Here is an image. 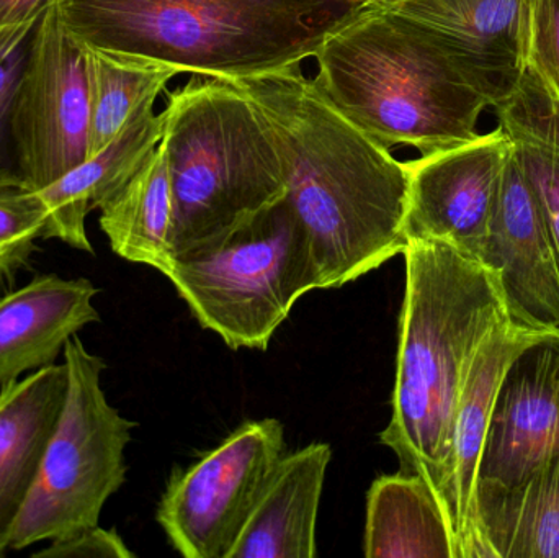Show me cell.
I'll list each match as a JSON object with an SVG mask.
<instances>
[{
    "mask_svg": "<svg viewBox=\"0 0 559 558\" xmlns=\"http://www.w3.org/2000/svg\"><path fill=\"white\" fill-rule=\"evenodd\" d=\"M236 85L274 133L289 206L306 239L319 288H338L407 246L406 163L344 117L299 64Z\"/></svg>",
    "mask_w": 559,
    "mask_h": 558,
    "instance_id": "cell-1",
    "label": "cell"
},
{
    "mask_svg": "<svg viewBox=\"0 0 559 558\" xmlns=\"http://www.w3.org/2000/svg\"><path fill=\"white\" fill-rule=\"evenodd\" d=\"M403 256L393 409L380 441L396 454L401 472L423 477L439 498L469 367L486 337L509 318L498 281L481 262L419 239H411Z\"/></svg>",
    "mask_w": 559,
    "mask_h": 558,
    "instance_id": "cell-2",
    "label": "cell"
},
{
    "mask_svg": "<svg viewBox=\"0 0 559 558\" xmlns=\"http://www.w3.org/2000/svg\"><path fill=\"white\" fill-rule=\"evenodd\" d=\"M72 36L180 72L252 78L301 64L380 7L344 0H55Z\"/></svg>",
    "mask_w": 559,
    "mask_h": 558,
    "instance_id": "cell-3",
    "label": "cell"
},
{
    "mask_svg": "<svg viewBox=\"0 0 559 558\" xmlns=\"http://www.w3.org/2000/svg\"><path fill=\"white\" fill-rule=\"evenodd\" d=\"M314 58L319 92L386 150L407 144L429 154L478 136L486 98L442 49L388 7L335 29Z\"/></svg>",
    "mask_w": 559,
    "mask_h": 558,
    "instance_id": "cell-4",
    "label": "cell"
},
{
    "mask_svg": "<svg viewBox=\"0 0 559 558\" xmlns=\"http://www.w3.org/2000/svg\"><path fill=\"white\" fill-rule=\"evenodd\" d=\"M176 258L225 238L286 193L274 133L229 79L193 74L164 110Z\"/></svg>",
    "mask_w": 559,
    "mask_h": 558,
    "instance_id": "cell-5",
    "label": "cell"
},
{
    "mask_svg": "<svg viewBox=\"0 0 559 558\" xmlns=\"http://www.w3.org/2000/svg\"><path fill=\"white\" fill-rule=\"evenodd\" d=\"M193 317L233 351H267L296 301L319 288L308 239L283 197L167 271Z\"/></svg>",
    "mask_w": 559,
    "mask_h": 558,
    "instance_id": "cell-6",
    "label": "cell"
},
{
    "mask_svg": "<svg viewBox=\"0 0 559 558\" xmlns=\"http://www.w3.org/2000/svg\"><path fill=\"white\" fill-rule=\"evenodd\" d=\"M62 354L68 392L13 527L9 549L15 553L97 526L105 504L127 480L124 451L136 423L108 402L102 387L107 364L78 336Z\"/></svg>",
    "mask_w": 559,
    "mask_h": 558,
    "instance_id": "cell-7",
    "label": "cell"
},
{
    "mask_svg": "<svg viewBox=\"0 0 559 558\" xmlns=\"http://www.w3.org/2000/svg\"><path fill=\"white\" fill-rule=\"evenodd\" d=\"M283 451L282 423L259 419L174 472L156 514L174 549L187 558H228Z\"/></svg>",
    "mask_w": 559,
    "mask_h": 558,
    "instance_id": "cell-8",
    "label": "cell"
},
{
    "mask_svg": "<svg viewBox=\"0 0 559 558\" xmlns=\"http://www.w3.org/2000/svg\"><path fill=\"white\" fill-rule=\"evenodd\" d=\"M88 121L84 48L52 2L33 28L13 105L26 189L39 192L87 159Z\"/></svg>",
    "mask_w": 559,
    "mask_h": 558,
    "instance_id": "cell-9",
    "label": "cell"
},
{
    "mask_svg": "<svg viewBox=\"0 0 559 558\" xmlns=\"http://www.w3.org/2000/svg\"><path fill=\"white\" fill-rule=\"evenodd\" d=\"M512 141L504 128L406 163L407 241H437L479 262Z\"/></svg>",
    "mask_w": 559,
    "mask_h": 558,
    "instance_id": "cell-10",
    "label": "cell"
},
{
    "mask_svg": "<svg viewBox=\"0 0 559 558\" xmlns=\"http://www.w3.org/2000/svg\"><path fill=\"white\" fill-rule=\"evenodd\" d=\"M388 9L420 29L499 107L527 71L534 0H396Z\"/></svg>",
    "mask_w": 559,
    "mask_h": 558,
    "instance_id": "cell-11",
    "label": "cell"
},
{
    "mask_svg": "<svg viewBox=\"0 0 559 558\" xmlns=\"http://www.w3.org/2000/svg\"><path fill=\"white\" fill-rule=\"evenodd\" d=\"M515 328L559 333V254L537 195L511 147L481 259Z\"/></svg>",
    "mask_w": 559,
    "mask_h": 558,
    "instance_id": "cell-12",
    "label": "cell"
},
{
    "mask_svg": "<svg viewBox=\"0 0 559 558\" xmlns=\"http://www.w3.org/2000/svg\"><path fill=\"white\" fill-rule=\"evenodd\" d=\"M554 458H559V333H542L502 377L476 490L512 487Z\"/></svg>",
    "mask_w": 559,
    "mask_h": 558,
    "instance_id": "cell-13",
    "label": "cell"
},
{
    "mask_svg": "<svg viewBox=\"0 0 559 558\" xmlns=\"http://www.w3.org/2000/svg\"><path fill=\"white\" fill-rule=\"evenodd\" d=\"M542 333L504 321L479 347L469 367L453 418L450 454L440 490L456 558H483L476 527V487L496 396L512 359Z\"/></svg>",
    "mask_w": 559,
    "mask_h": 558,
    "instance_id": "cell-14",
    "label": "cell"
},
{
    "mask_svg": "<svg viewBox=\"0 0 559 558\" xmlns=\"http://www.w3.org/2000/svg\"><path fill=\"white\" fill-rule=\"evenodd\" d=\"M88 278L35 275L0 294V387L52 366L69 340L100 321Z\"/></svg>",
    "mask_w": 559,
    "mask_h": 558,
    "instance_id": "cell-15",
    "label": "cell"
},
{
    "mask_svg": "<svg viewBox=\"0 0 559 558\" xmlns=\"http://www.w3.org/2000/svg\"><path fill=\"white\" fill-rule=\"evenodd\" d=\"M68 392L66 364L0 387V557L32 494Z\"/></svg>",
    "mask_w": 559,
    "mask_h": 558,
    "instance_id": "cell-16",
    "label": "cell"
},
{
    "mask_svg": "<svg viewBox=\"0 0 559 558\" xmlns=\"http://www.w3.org/2000/svg\"><path fill=\"white\" fill-rule=\"evenodd\" d=\"M164 134V111L154 102L141 107L120 133L95 156L39 190L48 223L43 239H59L69 248L94 254L85 229L92 210H100L157 150Z\"/></svg>",
    "mask_w": 559,
    "mask_h": 558,
    "instance_id": "cell-17",
    "label": "cell"
},
{
    "mask_svg": "<svg viewBox=\"0 0 559 558\" xmlns=\"http://www.w3.org/2000/svg\"><path fill=\"white\" fill-rule=\"evenodd\" d=\"M331 459L325 442L283 454L228 558L316 557V524Z\"/></svg>",
    "mask_w": 559,
    "mask_h": 558,
    "instance_id": "cell-18",
    "label": "cell"
},
{
    "mask_svg": "<svg viewBox=\"0 0 559 558\" xmlns=\"http://www.w3.org/2000/svg\"><path fill=\"white\" fill-rule=\"evenodd\" d=\"M483 558H559V458L512 487L476 490Z\"/></svg>",
    "mask_w": 559,
    "mask_h": 558,
    "instance_id": "cell-19",
    "label": "cell"
},
{
    "mask_svg": "<svg viewBox=\"0 0 559 558\" xmlns=\"http://www.w3.org/2000/svg\"><path fill=\"white\" fill-rule=\"evenodd\" d=\"M365 557L456 558L439 498L419 475L377 478L367 497Z\"/></svg>",
    "mask_w": 559,
    "mask_h": 558,
    "instance_id": "cell-20",
    "label": "cell"
},
{
    "mask_svg": "<svg viewBox=\"0 0 559 558\" xmlns=\"http://www.w3.org/2000/svg\"><path fill=\"white\" fill-rule=\"evenodd\" d=\"M102 231L124 261L166 275L176 259V213L169 166L163 147L100 209Z\"/></svg>",
    "mask_w": 559,
    "mask_h": 558,
    "instance_id": "cell-21",
    "label": "cell"
},
{
    "mask_svg": "<svg viewBox=\"0 0 559 558\" xmlns=\"http://www.w3.org/2000/svg\"><path fill=\"white\" fill-rule=\"evenodd\" d=\"M87 71L88 154L100 153L133 115L166 88L176 69L140 56L84 45Z\"/></svg>",
    "mask_w": 559,
    "mask_h": 558,
    "instance_id": "cell-22",
    "label": "cell"
},
{
    "mask_svg": "<svg viewBox=\"0 0 559 558\" xmlns=\"http://www.w3.org/2000/svg\"><path fill=\"white\" fill-rule=\"evenodd\" d=\"M46 223L48 212L38 192L0 190V294L28 265Z\"/></svg>",
    "mask_w": 559,
    "mask_h": 558,
    "instance_id": "cell-23",
    "label": "cell"
},
{
    "mask_svg": "<svg viewBox=\"0 0 559 558\" xmlns=\"http://www.w3.org/2000/svg\"><path fill=\"white\" fill-rule=\"evenodd\" d=\"M35 25L0 28V190L26 189L13 136V105Z\"/></svg>",
    "mask_w": 559,
    "mask_h": 558,
    "instance_id": "cell-24",
    "label": "cell"
},
{
    "mask_svg": "<svg viewBox=\"0 0 559 558\" xmlns=\"http://www.w3.org/2000/svg\"><path fill=\"white\" fill-rule=\"evenodd\" d=\"M495 110L509 138L559 154V100L531 68L514 95Z\"/></svg>",
    "mask_w": 559,
    "mask_h": 558,
    "instance_id": "cell-25",
    "label": "cell"
},
{
    "mask_svg": "<svg viewBox=\"0 0 559 558\" xmlns=\"http://www.w3.org/2000/svg\"><path fill=\"white\" fill-rule=\"evenodd\" d=\"M512 150L527 176L559 254V154L524 140H512Z\"/></svg>",
    "mask_w": 559,
    "mask_h": 558,
    "instance_id": "cell-26",
    "label": "cell"
},
{
    "mask_svg": "<svg viewBox=\"0 0 559 558\" xmlns=\"http://www.w3.org/2000/svg\"><path fill=\"white\" fill-rule=\"evenodd\" d=\"M527 68L559 100V0H534Z\"/></svg>",
    "mask_w": 559,
    "mask_h": 558,
    "instance_id": "cell-27",
    "label": "cell"
},
{
    "mask_svg": "<svg viewBox=\"0 0 559 558\" xmlns=\"http://www.w3.org/2000/svg\"><path fill=\"white\" fill-rule=\"evenodd\" d=\"M49 558H133L120 534L115 530L94 526L71 536L49 541L45 549L33 554Z\"/></svg>",
    "mask_w": 559,
    "mask_h": 558,
    "instance_id": "cell-28",
    "label": "cell"
},
{
    "mask_svg": "<svg viewBox=\"0 0 559 558\" xmlns=\"http://www.w3.org/2000/svg\"><path fill=\"white\" fill-rule=\"evenodd\" d=\"M55 0H0V28L38 22Z\"/></svg>",
    "mask_w": 559,
    "mask_h": 558,
    "instance_id": "cell-29",
    "label": "cell"
},
{
    "mask_svg": "<svg viewBox=\"0 0 559 558\" xmlns=\"http://www.w3.org/2000/svg\"><path fill=\"white\" fill-rule=\"evenodd\" d=\"M344 2L357 3V5L364 7H388L396 0H344Z\"/></svg>",
    "mask_w": 559,
    "mask_h": 558,
    "instance_id": "cell-30",
    "label": "cell"
}]
</instances>
